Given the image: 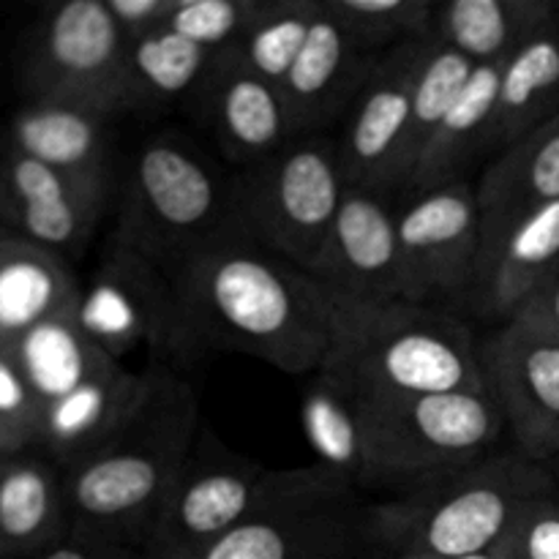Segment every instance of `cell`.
I'll use <instances>...</instances> for the list:
<instances>
[{
	"label": "cell",
	"instance_id": "1",
	"mask_svg": "<svg viewBox=\"0 0 559 559\" xmlns=\"http://www.w3.org/2000/svg\"><path fill=\"white\" fill-rule=\"evenodd\" d=\"M169 273L183 317L186 358L240 353L304 377L331 360L336 309L295 262L227 233Z\"/></svg>",
	"mask_w": 559,
	"mask_h": 559
},
{
	"label": "cell",
	"instance_id": "2",
	"mask_svg": "<svg viewBox=\"0 0 559 559\" xmlns=\"http://www.w3.org/2000/svg\"><path fill=\"white\" fill-rule=\"evenodd\" d=\"M200 431L194 388L158 371L134 418L98 451L63 469L71 535L145 549Z\"/></svg>",
	"mask_w": 559,
	"mask_h": 559
},
{
	"label": "cell",
	"instance_id": "3",
	"mask_svg": "<svg viewBox=\"0 0 559 559\" xmlns=\"http://www.w3.org/2000/svg\"><path fill=\"white\" fill-rule=\"evenodd\" d=\"M557 486L551 467L508 448L369 502L371 540L380 559L484 555Z\"/></svg>",
	"mask_w": 559,
	"mask_h": 559
},
{
	"label": "cell",
	"instance_id": "4",
	"mask_svg": "<svg viewBox=\"0 0 559 559\" xmlns=\"http://www.w3.org/2000/svg\"><path fill=\"white\" fill-rule=\"evenodd\" d=\"M344 495L358 491L320 464L265 467L229 451L216 435L202 429L142 555L145 559H189L251 519Z\"/></svg>",
	"mask_w": 559,
	"mask_h": 559
},
{
	"label": "cell",
	"instance_id": "5",
	"mask_svg": "<svg viewBox=\"0 0 559 559\" xmlns=\"http://www.w3.org/2000/svg\"><path fill=\"white\" fill-rule=\"evenodd\" d=\"M328 366L377 396L409 399L484 385L480 338L459 314L418 304L333 306Z\"/></svg>",
	"mask_w": 559,
	"mask_h": 559
},
{
	"label": "cell",
	"instance_id": "6",
	"mask_svg": "<svg viewBox=\"0 0 559 559\" xmlns=\"http://www.w3.org/2000/svg\"><path fill=\"white\" fill-rule=\"evenodd\" d=\"M233 233V178L178 131L142 140L120 191L109 235L175 271L186 257Z\"/></svg>",
	"mask_w": 559,
	"mask_h": 559
},
{
	"label": "cell",
	"instance_id": "7",
	"mask_svg": "<svg viewBox=\"0 0 559 559\" xmlns=\"http://www.w3.org/2000/svg\"><path fill=\"white\" fill-rule=\"evenodd\" d=\"M349 180L338 142L298 136L233 178V233L304 267L317 265Z\"/></svg>",
	"mask_w": 559,
	"mask_h": 559
},
{
	"label": "cell",
	"instance_id": "8",
	"mask_svg": "<svg viewBox=\"0 0 559 559\" xmlns=\"http://www.w3.org/2000/svg\"><path fill=\"white\" fill-rule=\"evenodd\" d=\"M366 393L369 486L409 489L500 451L506 418L486 388L431 396Z\"/></svg>",
	"mask_w": 559,
	"mask_h": 559
},
{
	"label": "cell",
	"instance_id": "9",
	"mask_svg": "<svg viewBox=\"0 0 559 559\" xmlns=\"http://www.w3.org/2000/svg\"><path fill=\"white\" fill-rule=\"evenodd\" d=\"M25 87L31 102H66L98 112H129L126 36L107 0H63L49 5L27 41Z\"/></svg>",
	"mask_w": 559,
	"mask_h": 559
},
{
	"label": "cell",
	"instance_id": "10",
	"mask_svg": "<svg viewBox=\"0 0 559 559\" xmlns=\"http://www.w3.org/2000/svg\"><path fill=\"white\" fill-rule=\"evenodd\" d=\"M76 320L102 353L123 364L136 349L186 358L173 273L109 235L76 300Z\"/></svg>",
	"mask_w": 559,
	"mask_h": 559
},
{
	"label": "cell",
	"instance_id": "11",
	"mask_svg": "<svg viewBox=\"0 0 559 559\" xmlns=\"http://www.w3.org/2000/svg\"><path fill=\"white\" fill-rule=\"evenodd\" d=\"M399 251L407 304L456 314L473 304L484 222L473 180L407 194L396 207Z\"/></svg>",
	"mask_w": 559,
	"mask_h": 559
},
{
	"label": "cell",
	"instance_id": "12",
	"mask_svg": "<svg viewBox=\"0 0 559 559\" xmlns=\"http://www.w3.org/2000/svg\"><path fill=\"white\" fill-rule=\"evenodd\" d=\"M426 41L429 36L380 55L355 102L349 104L342 134L336 136L349 186L382 191L388 197L402 194L413 87Z\"/></svg>",
	"mask_w": 559,
	"mask_h": 559
},
{
	"label": "cell",
	"instance_id": "13",
	"mask_svg": "<svg viewBox=\"0 0 559 559\" xmlns=\"http://www.w3.org/2000/svg\"><path fill=\"white\" fill-rule=\"evenodd\" d=\"M480 366L513 448L551 467L559 456V338L500 322L480 338Z\"/></svg>",
	"mask_w": 559,
	"mask_h": 559
},
{
	"label": "cell",
	"instance_id": "14",
	"mask_svg": "<svg viewBox=\"0 0 559 559\" xmlns=\"http://www.w3.org/2000/svg\"><path fill=\"white\" fill-rule=\"evenodd\" d=\"M309 273L333 306L407 304L391 197L349 186L325 249Z\"/></svg>",
	"mask_w": 559,
	"mask_h": 559
},
{
	"label": "cell",
	"instance_id": "15",
	"mask_svg": "<svg viewBox=\"0 0 559 559\" xmlns=\"http://www.w3.org/2000/svg\"><path fill=\"white\" fill-rule=\"evenodd\" d=\"M112 197V178H85L9 151L0 158V216L16 238L63 254L93 238Z\"/></svg>",
	"mask_w": 559,
	"mask_h": 559
},
{
	"label": "cell",
	"instance_id": "16",
	"mask_svg": "<svg viewBox=\"0 0 559 559\" xmlns=\"http://www.w3.org/2000/svg\"><path fill=\"white\" fill-rule=\"evenodd\" d=\"M189 559H380L358 495L265 513Z\"/></svg>",
	"mask_w": 559,
	"mask_h": 559
},
{
	"label": "cell",
	"instance_id": "17",
	"mask_svg": "<svg viewBox=\"0 0 559 559\" xmlns=\"http://www.w3.org/2000/svg\"><path fill=\"white\" fill-rule=\"evenodd\" d=\"M191 107L224 158L243 169L298 140L282 87L246 69L229 49L213 60Z\"/></svg>",
	"mask_w": 559,
	"mask_h": 559
},
{
	"label": "cell",
	"instance_id": "18",
	"mask_svg": "<svg viewBox=\"0 0 559 559\" xmlns=\"http://www.w3.org/2000/svg\"><path fill=\"white\" fill-rule=\"evenodd\" d=\"M156 374L158 371H131L118 364L49 402L41 413L38 445L63 469L91 456L134 418L151 396Z\"/></svg>",
	"mask_w": 559,
	"mask_h": 559
},
{
	"label": "cell",
	"instance_id": "19",
	"mask_svg": "<svg viewBox=\"0 0 559 559\" xmlns=\"http://www.w3.org/2000/svg\"><path fill=\"white\" fill-rule=\"evenodd\" d=\"M377 58L380 55L364 52L322 9L320 20L306 38L304 52L278 85L287 98L298 136L320 134L325 126L347 115Z\"/></svg>",
	"mask_w": 559,
	"mask_h": 559
},
{
	"label": "cell",
	"instance_id": "20",
	"mask_svg": "<svg viewBox=\"0 0 559 559\" xmlns=\"http://www.w3.org/2000/svg\"><path fill=\"white\" fill-rule=\"evenodd\" d=\"M559 267V200L538 207L480 251L473 304L489 320H513L524 300Z\"/></svg>",
	"mask_w": 559,
	"mask_h": 559
},
{
	"label": "cell",
	"instance_id": "21",
	"mask_svg": "<svg viewBox=\"0 0 559 559\" xmlns=\"http://www.w3.org/2000/svg\"><path fill=\"white\" fill-rule=\"evenodd\" d=\"M71 535L66 473L52 459L0 462V559H36Z\"/></svg>",
	"mask_w": 559,
	"mask_h": 559
},
{
	"label": "cell",
	"instance_id": "22",
	"mask_svg": "<svg viewBox=\"0 0 559 559\" xmlns=\"http://www.w3.org/2000/svg\"><path fill=\"white\" fill-rule=\"evenodd\" d=\"M475 197L484 222V246L538 207L559 200V115L491 156Z\"/></svg>",
	"mask_w": 559,
	"mask_h": 559
},
{
	"label": "cell",
	"instance_id": "23",
	"mask_svg": "<svg viewBox=\"0 0 559 559\" xmlns=\"http://www.w3.org/2000/svg\"><path fill=\"white\" fill-rule=\"evenodd\" d=\"M300 424L317 456L314 464L355 491L369 486V413L364 388L325 366L309 377Z\"/></svg>",
	"mask_w": 559,
	"mask_h": 559
},
{
	"label": "cell",
	"instance_id": "24",
	"mask_svg": "<svg viewBox=\"0 0 559 559\" xmlns=\"http://www.w3.org/2000/svg\"><path fill=\"white\" fill-rule=\"evenodd\" d=\"M497 85H500V63L475 66L456 104L448 109L435 136L415 162L402 197L469 180L467 175L478 158L491 156Z\"/></svg>",
	"mask_w": 559,
	"mask_h": 559
},
{
	"label": "cell",
	"instance_id": "25",
	"mask_svg": "<svg viewBox=\"0 0 559 559\" xmlns=\"http://www.w3.org/2000/svg\"><path fill=\"white\" fill-rule=\"evenodd\" d=\"M82 284L55 251L0 235V347L76 309Z\"/></svg>",
	"mask_w": 559,
	"mask_h": 559
},
{
	"label": "cell",
	"instance_id": "26",
	"mask_svg": "<svg viewBox=\"0 0 559 559\" xmlns=\"http://www.w3.org/2000/svg\"><path fill=\"white\" fill-rule=\"evenodd\" d=\"M109 115L66 102H31L11 118V151L85 178L109 175Z\"/></svg>",
	"mask_w": 559,
	"mask_h": 559
},
{
	"label": "cell",
	"instance_id": "27",
	"mask_svg": "<svg viewBox=\"0 0 559 559\" xmlns=\"http://www.w3.org/2000/svg\"><path fill=\"white\" fill-rule=\"evenodd\" d=\"M559 115V16L500 63L491 156Z\"/></svg>",
	"mask_w": 559,
	"mask_h": 559
},
{
	"label": "cell",
	"instance_id": "28",
	"mask_svg": "<svg viewBox=\"0 0 559 559\" xmlns=\"http://www.w3.org/2000/svg\"><path fill=\"white\" fill-rule=\"evenodd\" d=\"M557 16L551 0H448L431 33L469 63H502Z\"/></svg>",
	"mask_w": 559,
	"mask_h": 559
},
{
	"label": "cell",
	"instance_id": "29",
	"mask_svg": "<svg viewBox=\"0 0 559 559\" xmlns=\"http://www.w3.org/2000/svg\"><path fill=\"white\" fill-rule=\"evenodd\" d=\"M5 349L14 355L44 407L118 366L82 331L76 309L41 322Z\"/></svg>",
	"mask_w": 559,
	"mask_h": 559
},
{
	"label": "cell",
	"instance_id": "30",
	"mask_svg": "<svg viewBox=\"0 0 559 559\" xmlns=\"http://www.w3.org/2000/svg\"><path fill=\"white\" fill-rule=\"evenodd\" d=\"M216 55L197 47L169 25L153 27L126 41V98L129 112L164 109L194 98Z\"/></svg>",
	"mask_w": 559,
	"mask_h": 559
},
{
	"label": "cell",
	"instance_id": "31",
	"mask_svg": "<svg viewBox=\"0 0 559 559\" xmlns=\"http://www.w3.org/2000/svg\"><path fill=\"white\" fill-rule=\"evenodd\" d=\"M320 14V0H262L254 22L229 52L257 76L282 85Z\"/></svg>",
	"mask_w": 559,
	"mask_h": 559
},
{
	"label": "cell",
	"instance_id": "32",
	"mask_svg": "<svg viewBox=\"0 0 559 559\" xmlns=\"http://www.w3.org/2000/svg\"><path fill=\"white\" fill-rule=\"evenodd\" d=\"M475 63H469L456 49L445 47L435 33L426 41L424 60H420L418 76L413 87V115H409V134L407 153H404V173H402V194L407 189V178L413 173L415 162L435 136L437 126L448 115V109L456 104L459 93L464 91L467 80L473 76Z\"/></svg>",
	"mask_w": 559,
	"mask_h": 559
},
{
	"label": "cell",
	"instance_id": "33",
	"mask_svg": "<svg viewBox=\"0 0 559 559\" xmlns=\"http://www.w3.org/2000/svg\"><path fill=\"white\" fill-rule=\"evenodd\" d=\"M437 5L435 0H322V9L369 55L431 36Z\"/></svg>",
	"mask_w": 559,
	"mask_h": 559
},
{
	"label": "cell",
	"instance_id": "34",
	"mask_svg": "<svg viewBox=\"0 0 559 559\" xmlns=\"http://www.w3.org/2000/svg\"><path fill=\"white\" fill-rule=\"evenodd\" d=\"M260 9L262 0H175L167 25L218 58L243 38Z\"/></svg>",
	"mask_w": 559,
	"mask_h": 559
},
{
	"label": "cell",
	"instance_id": "35",
	"mask_svg": "<svg viewBox=\"0 0 559 559\" xmlns=\"http://www.w3.org/2000/svg\"><path fill=\"white\" fill-rule=\"evenodd\" d=\"M500 551L508 559H559V486L530 506Z\"/></svg>",
	"mask_w": 559,
	"mask_h": 559
},
{
	"label": "cell",
	"instance_id": "36",
	"mask_svg": "<svg viewBox=\"0 0 559 559\" xmlns=\"http://www.w3.org/2000/svg\"><path fill=\"white\" fill-rule=\"evenodd\" d=\"M44 404L33 393L20 364L9 349L0 347V420L16 431L27 445L38 442Z\"/></svg>",
	"mask_w": 559,
	"mask_h": 559
},
{
	"label": "cell",
	"instance_id": "37",
	"mask_svg": "<svg viewBox=\"0 0 559 559\" xmlns=\"http://www.w3.org/2000/svg\"><path fill=\"white\" fill-rule=\"evenodd\" d=\"M508 322H519L540 336L559 338V267L524 300L522 309Z\"/></svg>",
	"mask_w": 559,
	"mask_h": 559
},
{
	"label": "cell",
	"instance_id": "38",
	"mask_svg": "<svg viewBox=\"0 0 559 559\" xmlns=\"http://www.w3.org/2000/svg\"><path fill=\"white\" fill-rule=\"evenodd\" d=\"M107 9L129 41V38L142 36L153 27L167 25L175 0H107Z\"/></svg>",
	"mask_w": 559,
	"mask_h": 559
},
{
	"label": "cell",
	"instance_id": "39",
	"mask_svg": "<svg viewBox=\"0 0 559 559\" xmlns=\"http://www.w3.org/2000/svg\"><path fill=\"white\" fill-rule=\"evenodd\" d=\"M36 559H145L140 549L129 546L107 544V540L82 538V535H69L60 546L49 549L47 555Z\"/></svg>",
	"mask_w": 559,
	"mask_h": 559
},
{
	"label": "cell",
	"instance_id": "40",
	"mask_svg": "<svg viewBox=\"0 0 559 559\" xmlns=\"http://www.w3.org/2000/svg\"><path fill=\"white\" fill-rule=\"evenodd\" d=\"M25 448L27 442L22 440L11 426H5L3 420H0V462L9 456H16V453H25Z\"/></svg>",
	"mask_w": 559,
	"mask_h": 559
},
{
	"label": "cell",
	"instance_id": "41",
	"mask_svg": "<svg viewBox=\"0 0 559 559\" xmlns=\"http://www.w3.org/2000/svg\"><path fill=\"white\" fill-rule=\"evenodd\" d=\"M402 559H435V557H402ZM448 559H508L500 549L484 551V555H467V557H448Z\"/></svg>",
	"mask_w": 559,
	"mask_h": 559
},
{
	"label": "cell",
	"instance_id": "42",
	"mask_svg": "<svg viewBox=\"0 0 559 559\" xmlns=\"http://www.w3.org/2000/svg\"><path fill=\"white\" fill-rule=\"evenodd\" d=\"M551 473H555V478H557V484H559V456L555 459V464H551Z\"/></svg>",
	"mask_w": 559,
	"mask_h": 559
}]
</instances>
